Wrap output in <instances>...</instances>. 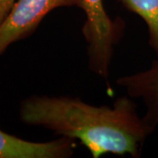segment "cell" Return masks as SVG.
<instances>
[{
  "instance_id": "1",
  "label": "cell",
  "mask_w": 158,
  "mask_h": 158,
  "mask_svg": "<svg viewBox=\"0 0 158 158\" xmlns=\"http://www.w3.org/2000/svg\"><path fill=\"white\" fill-rule=\"evenodd\" d=\"M19 118L25 124L78 141L93 158L106 154L140 157L152 134L127 95L118 98L113 106H95L73 97L35 95L21 102Z\"/></svg>"
},
{
  "instance_id": "2",
  "label": "cell",
  "mask_w": 158,
  "mask_h": 158,
  "mask_svg": "<svg viewBox=\"0 0 158 158\" xmlns=\"http://www.w3.org/2000/svg\"><path fill=\"white\" fill-rule=\"evenodd\" d=\"M79 8L85 14L82 34L87 43L88 68L107 81L114 48L124 33V20L110 17L103 0H81Z\"/></svg>"
},
{
  "instance_id": "3",
  "label": "cell",
  "mask_w": 158,
  "mask_h": 158,
  "mask_svg": "<svg viewBox=\"0 0 158 158\" xmlns=\"http://www.w3.org/2000/svg\"><path fill=\"white\" fill-rule=\"evenodd\" d=\"M81 0H17L0 27V56L13 43L34 33L42 19L61 7H79Z\"/></svg>"
},
{
  "instance_id": "4",
  "label": "cell",
  "mask_w": 158,
  "mask_h": 158,
  "mask_svg": "<svg viewBox=\"0 0 158 158\" xmlns=\"http://www.w3.org/2000/svg\"><path fill=\"white\" fill-rule=\"evenodd\" d=\"M76 147L75 140L63 136L54 141L35 142L0 129V158H69L73 156Z\"/></svg>"
},
{
  "instance_id": "5",
  "label": "cell",
  "mask_w": 158,
  "mask_h": 158,
  "mask_svg": "<svg viewBox=\"0 0 158 158\" xmlns=\"http://www.w3.org/2000/svg\"><path fill=\"white\" fill-rule=\"evenodd\" d=\"M116 84L132 98H140L145 105L142 118L153 133L158 127V59L147 69L120 77Z\"/></svg>"
},
{
  "instance_id": "6",
  "label": "cell",
  "mask_w": 158,
  "mask_h": 158,
  "mask_svg": "<svg viewBox=\"0 0 158 158\" xmlns=\"http://www.w3.org/2000/svg\"><path fill=\"white\" fill-rule=\"evenodd\" d=\"M142 19L148 29V43L158 59V0H118Z\"/></svg>"
},
{
  "instance_id": "7",
  "label": "cell",
  "mask_w": 158,
  "mask_h": 158,
  "mask_svg": "<svg viewBox=\"0 0 158 158\" xmlns=\"http://www.w3.org/2000/svg\"><path fill=\"white\" fill-rule=\"evenodd\" d=\"M17 0H0V27L10 14Z\"/></svg>"
}]
</instances>
